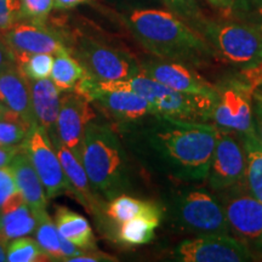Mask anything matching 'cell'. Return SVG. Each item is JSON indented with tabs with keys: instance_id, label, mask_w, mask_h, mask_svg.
<instances>
[{
	"instance_id": "obj_2",
	"label": "cell",
	"mask_w": 262,
	"mask_h": 262,
	"mask_svg": "<svg viewBox=\"0 0 262 262\" xmlns=\"http://www.w3.org/2000/svg\"><path fill=\"white\" fill-rule=\"evenodd\" d=\"M127 27L147 51L162 60L193 68H204L219 60L201 33L169 10H135L127 17Z\"/></svg>"
},
{
	"instance_id": "obj_30",
	"label": "cell",
	"mask_w": 262,
	"mask_h": 262,
	"mask_svg": "<svg viewBox=\"0 0 262 262\" xmlns=\"http://www.w3.org/2000/svg\"><path fill=\"white\" fill-rule=\"evenodd\" d=\"M18 70L24 73L29 80H39L49 78L51 75L54 58L51 54H32L19 55L14 57Z\"/></svg>"
},
{
	"instance_id": "obj_34",
	"label": "cell",
	"mask_w": 262,
	"mask_h": 262,
	"mask_svg": "<svg viewBox=\"0 0 262 262\" xmlns=\"http://www.w3.org/2000/svg\"><path fill=\"white\" fill-rule=\"evenodd\" d=\"M14 171L11 166H2L0 168V208L14 193L17 191Z\"/></svg>"
},
{
	"instance_id": "obj_18",
	"label": "cell",
	"mask_w": 262,
	"mask_h": 262,
	"mask_svg": "<svg viewBox=\"0 0 262 262\" xmlns=\"http://www.w3.org/2000/svg\"><path fill=\"white\" fill-rule=\"evenodd\" d=\"M0 103L37 124L32 106L31 83L16 63L0 72Z\"/></svg>"
},
{
	"instance_id": "obj_44",
	"label": "cell",
	"mask_w": 262,
	"mask_h": 262,
	"mask_svg": "<svg viewBox=\"0 0 262 262\" xmlns=\"http://www.w3.org/2000/svg\"><path fill=\"white\" fill-rule=\"evenodd\" d=\"M258 28H260V31H261V33H262V22H261V25H260V27H258Z\"/></svg>"
},
{
	"instance_id": "obj_4",
	"label": "cell",
	"mask_w": 262,
	"mask_h": 262,
	"mask_svg": "<svg viewBox=\"0 0 262 262\" xmlns=\"http://www.w3.org/2000/svg\"><path fill=\"white\" fill-rule=\"evenodd\" d=\"M106 90H130L146 98L150 103L155 116L196 123L212 122L215 98L180 93L141 73L126 80L98 83Z\"/></svg>"
},
{
	"instance_id": "obj_40",
	"label": "cell",
	"mask_w": 262,
	"mask_h": 262,
	"mask_svg": "<svg viewBox=\"0 0 262 262\" xmlns=\"http://www.w3.org/2000/svg\"><path fill=\"white\" fill-rule=\"evenodd\" d=\"M6 261V253H5V247L0 243V262Z\"/></svg>"
},
{
	"instance_id": "obj_12",
	"label": "cell",
	"mask_w": 262,
	"mask_h": 262,
	"mask_svg": "<svg viewBox=\"0 0 262 262\" xmlns=\"http://www.w3.org/2000/svg\"><path fill=\"white\" fill-rule=\"evenodd\" d=\"M25 148L44 186L48 199L74 192L58 156L55 153L49 134L41 126L37 125L33 129L25 142Z\"/></svg>"
},
{
	"instance_id": "obj_23",
	"label": "cell",
	"mask_w": 262,
	"mask_h": 262,
	"mask_svg": "<svg viewBox=\"0 0 262 262\" xmlns=\"http://www.w3.org/2000/svg\"><path fill=\"white\" fill-rule=\"evenodd\" d=\"M104 212L107 217L113 220L118 226L139 216L158 219V220H162L163 217L162 206L157 203L141 201L126 194L116 195L111 199L104 208Z\"/></svg>"
},
{
	"instance_id": "obj_35",
	"label": "cell",
	"mask_w": 262,
	"mask_h": 262,
	"mask_svg": "<svg viewBox=\"0 0 262 262\" xmlns=\"http://www.w3.org/2000/svg\"><path fill=\"white\" fill-rule=\"evenodd\" d=\"M24 146L25 143L19 146H0V168L10 165L14 157L24 148Z\"/></svg>"
},
{
	"instance_id": "obj_16",
	"label": "cell",
	"mask_w": 262,
	"mask_h": 262,
	"mask_svg": "<svg viewBox=\"0 0 262 262\" xmlns=\"http://www.w3.org/2000/svg\"><path fill=\"white\" fill-rule=\"evenodd\" d=\"M88 98L95 107L119 123H135L148 116H155L148 101L130 90H106L97 83Z\"/></svg>"
},
{
	"instance_id": "obj_9",
	"label": "cell",
	"mask_w": 262,
	"mask_h": 262,
	"mask_svg": "<svg viewBox=\"0 0 262 262\" xmlns=\"http://www.w3.org/2000/svg\"><path fill=\"white\" fill-rule=\"evenodd\" d=\"M71 54L97 83L126 80L142 73L141 64L129 54L91 38H79Z\"/></svg>"
},
{
	"instance_id": "obj_14",
	"label": "cell",
	"mask_w": 262,
	"mask_h": 262,
	"mask_svg": "<svg viewBox=\"0 0 262 262\" xmlns=\"http://www.w3.org/2000/svg\"><path fill=\"white\" fill-rule=\"evenodd\" d=\"M0 33L3 41L8 45L14 57L32 54H51L57 56L71 52L61 35L41 25L17 22L11 28Z\"/></svg>"
},
{
	"instance_id": "obj_21",
	"label": "cell",
	"mask_w": 262,
	"mask_h": 262,
	"mask_svg": "<svg viewBox=\"0 0 262 262\" xmlns=\"http://www.w3.org/2000/svg\"><path fill=\"white\" fill-rule=\"evenodd\" d=\"M55 220L61 235L83 250H96V241L89 221L64 206H56Z\"/></svg>"
},
{
	"instance_id": "obj_6",
	"label": "cell",
	"mask_w": 262,
	"mask_h": 262,
	"mask_svg": "<svg viewBox=\"0 0 262 262\" xmlns=\"http://www.w3.org/2000/svg\"><path fill=\"white\" fill-rule=\"evenodd\" d=\"M173 220L185 232L195 235L229 234L231 229L217 196L204 189H185L172 198Z\"/></svg>"
},
{
	"instance_id": "obj_25",
	"label": "cell",
	"mask_w": 262,
	"mask_h": 262,
	"mask_svg": "<svg viewBox=\"0 0 262 262\" xmlns=\"http://www.w3.org/2000/svg\"><path fill=\"white\" fill-rule=\"evenodd\" d=\"M160 221L158 219L139 216L118 226L117 241L126 247H137L149 243L155 238L156 228Z\"/></svg>"
},
{
	"instance_id": "obj_31",
	"label": "cell",
	"mask_w": 262,
	"mask_h": 262,
	"mask_svg": "<svg viewBox=\"0 0 262 262\" xmlns=\"http://www.w3.org/2000/svg\"><path fill=\"white\" fill-rule=\"evenodd\" d=\"M169 11L178 15L186 24H188L196 32L201 33L206 17L203 15L196 0H163Z\"/></svg>"
},
{
	"instance_id": "obj_20",
	"label": "cell",
	"mask_w": 262,
	"mask_h": 262,
	"mask_svg": "<svg viewBox=\"0 0 262 262\" xmlns=\"http://www.w3.org/2000/svg\"><path fill=\"white\" fill-rule=\"evenodd\" d=\"M29 83L35 120L39 126H41L49 135H51L52 139H55L62 90L54 83V80L49 78L29 80Z\"/></svg>"
},
{
	"instance_id": "obj_28",
	"label": "cell",
	"mask_w": 262,
	"mask_h": 262,
	"mask_svg": "<svg viewBox=\"0 0 262 262\" xmlns=\"http://www.w3.org/2000/svg\"><path fill=\"white\" fill-rule=\"evenodd\" d=\"M37 242L40 248L49 255L52 261H64L63 253L61 250L60 233L56 226L48 215V212L37 219Z\"/></svg>"
},
{
	"instance_id": "obj_15",
	"label": "cell",
	"mask_w": 262,
	"mask_h": 262,
	"mask_svg": "<svg viewBox=\"0 0 262 262\" xmlns=\"http://www.w3.org/2000/svg\"><path fill=\"white\" fill-rule=\"evenodd\" d=\"M96 117L91 102L77 90H63L61 94L56 133L57 142L67 146L77 155L88 124Z\"/></svg>"
},
{
	"instance_id": "obj_24",
	"label": "cell",
	"mask_w": 262,
	"mask_h": 262,
	"mask_svg": "<svg viewBox=\"0 0 262 262\" xmlns=\"http://www.w3.org/2000/svg\"><path fill=\"white\" fill-rule=\"evenodd\" d=\"M247 156L245 186L262 203V145L255 127L245 134H238Z\"/></svg>"
},
{
	"instance_id": "obj_43",
	"label": "cell",
	"mask_w": 262,
	"mask_h": 262,
	"mask_svg": "<svg viewBox=\"0 0 262 262\" xmlns=\"http://www.w3.org/2000/svg\"><path fill=\"white\" fill-rule=\"evenodd\" d=\"M257 15L261 16V17H262V8H258L257 9Z\"/></svg>"
},
{
	"instance_id": "obj_11",
	"label": "cell",
	"mask_w": 262,
	"mask_h": 262,
	"mask_svg": "<svg viewBox=\"0 0 262 262\" xmlns=\"http://www.w3.org/2000/svg\"><path fill=\"white\" fill-rule=\"evenodd\" d=\"M180 262H248L256 260L249 248L229 234H204L185 239L175 249Z\"/></svg>"
},
{
	"instance_id": "obj_10",
	"label": "cell",
	"mask_w": 262,
	"mask_h": 262,
	"mask_svg": "<svg viewBox=\"0 0 262 262\" xmlns=\"http://www.w3.org/2000/svg\"><path fill=\"white\" fill-rule=\"evenodd\" d=\"M217 129V140L206 179L215 193L243 183L247 172V156L241 137L233 131Z\"/></svg>"
},
{
	"instance_id": "obj_19",
	"label": "cell",
	"mask_w": 262,
	"mask_h": 262,
	"mask_svg": "<svg viewBox=\"0 0 262 262\" xmlns=\"http://www.w3.org/2000/svg\"><path fill=\"white\" fill-rule=\"evenodd\" d=\"M12 171H14L16 186L18 191L22 193L25 201L31 208L35 219L44 214L47 208V194H45L44 186L39 179L32 160L26 152L24 146L19 152L14 157L10 163Z\"/></svg>"
},
{
	"instance_id": "obj_39",
	"label": "cell",
	"mask_w": 262,
	"mask_h": 262,
	"mask_svg": "<svg viewBox=\"0 0 262 262\" xmlns=\"http://www.w3.org/2000/svg\"><path fill=\"white\" fill-rule=\"evenodd\" d=\"M205 2L210 4L212 8L225 12H228L234 4V0H205Z\"/></svg>"
},
{
	"instance_id": "obj_5",
	"label": "cell",
	"mask_w": 262,
	"mask_h": 262,
	"mask_svg": "<svg viewBox=\"0 0 262 262\" xmlns=\"http://www.w3.org/2000/svg\"><path fill=\"white\" fill-rule=\"evenodd\" d=\"M201 34L211 45L217 56L235 67L249 70L262 63L260 28L238 22L211 21L206 18Z\"/></svg>"
},
{
	"instance_id": "obj_42",
	"label": "cell",
	"mask_w": 262,
	"mask_h": 262,
	"mask_svg": "<svg viewBox=\"0 0 262 262\" xmlns=\"http://www.w3.org/2000/svg\"><path fill=\"white\" fill-rule=\"evenodd\" d=\"M254 2L258 5V8H262V0H254Z\"/></svg>"
},
{
	"instance_id": "obj_37",
	"label": "cell",
	"mask_w": 262,
	"mask_h": 262,
	"mask_svg": "<svg viewBox=\"0 0 262 262\" xmlns=\"http://www.w3.org/2000/svg\"><path fill=\"white\" fill-rule=\"evenodd\" d=\"M254 126L256 135L262 145V98L256 97V102L254 104Z\"/></svg>"
},
{
	"instance_id": "obj_17",
	"label": "cell",
	"mask_w": 262,
	"mask_h": 262,
	"mask_svg": "<svg viewBox=\"0 0 262 262\" xmlns=\"http://www.w3.org/2000/svg\"><path fill=\"white\" fill-rule=\"evenodd\" d=\"M35 226L37 219L17 189L0 208V243L6 248L12 239L31 234Z\"/></svg>"
},
{
	"instance_id": "obj_33",
	"label": "cell",
	"mask_w": 262,
	"mask_h": 262,
	"mask_svg": "<svg viewBox=\"0 0 262 262\" xmlns=\"http://www.w3.org/2000/svg\"><path fill=\"white\" fill-rule=\"evenodd\" d=\"M21 0H0V32L11 28L22 19Z\"/></svg>"
},
{
	"instance_id": "obj_13",
	"label": "cell",
	"mask_w": 262,
	"mask_h": 262,
	"mask_svg": "<svg viewBox=\"0 0 262 262\" xmlns=\"http://www.w3.org/2000/svg\"><path fill=\"white\" fill-rule=\"evenodd\" d=\"M142 73L180 93L217 98L215 84L198 74L191 66L158 58L141 64Z\"/></svg>"
},
{
	"instance_id": "obj_1",
	"label": "cell",
	"mask_w": 262,
	"mask_h": 262,
	"mask_svg": "<svg viewBox=\"0 0 262 262\" xmlns=\"http://www.w3.org/2000/svg\"><path fill=\"white\" fill-rule=\"evenodd\" d=\"M155 118L156 126L148 140L165 172L183 182L205 181L217 140V126L163 116Z\"/></svg>"
},
{
	"instance_id": "obj_3",
	"label": "cell",
	"mask_w": 262,
	"mask_h": 262,
	"mask_svg": "<svg viewBox=\"0 0 262 262\" xmlns=\"http://www.w3.org/2000/svg\"><path fill=\"white\" fill-rule=\"evenodd\" d=\"M77 155L95 191L112 199L126 188L125 152L110 126L88 124Z\"/></svg>"
},
{
	"instance_id": "obj_8",
	"label": "cell",
	"mask_w": 262,
	"mask_h": 262,
	"mask_svg": "<svg viewBox=\"0 0 262 262\" xmlns=\"http://www.w3.org/2000/svg\"><path fill=\"white\" fill-rule=\"evenodd\" d=\"M217 98L212 122L220 129L245 134L254 129L255 90L243 75L226 77L215 84Z\"/></svg>"
},
{
	"instance_id": "obj_27",
	"label": "cell",
	"mask_w": 262,
	"mask_h": 262,
	"mask_svg": "<svg viewBox=\"0 0 262 262\" xmlns=\"http://www.w3.org/2000/svg\"><path fill=\"white\" fill-rule=\"evenodd\" d=\"M86 75V71L71 52L57 55L54 60L51 79L60 89L72 90Z\"/></svg>"
},
{
	"instance_id": "obj_45",
	"label": "cell",
	"mask_w": 262,
	"mask_h": 262,
	"mask_svg": "<svg viewBox=\"0 0 262 262\" xmlns=\"http://www.w3.org/2000/svg\"><path fill=\"white\" fill-rule=\"evenodd\" d=\"M256 97H261V98H262V95H258V94H257Z\"/></svg>"
},
{
	"instance_id": "obj_7",
	"label": "cell",
	"mask_w": 262,
	"mask_h": 262,
	"mask_svg": "<svg viewBox=\"0 0 262 262\" xmlns=\"http://www.w3.org/2000/svg\"><path fill=\"white\" fill-rule=\"evenodd\" d=\"M229 229L256 257L262 258V203L249 192L245 182L217 192Z\"/></svg>"
},
{
	"instance_id": "obj_26",
	"label": "cell",
	"mask_w": 262,
	"mask_h": 262,
	"mask_svg": "<svg viewBox=\"0 0 262 262\" xmlns=\"http://www.w3.org/2000/svg\"><path fill=\"white\" fill-rule=\"evenodd\" d=\"M37 125L38 124L29 122L21 114L6 108L0 118V146L24 145Z\"/></svg>"
},
{
	"instance_id": "obj_38",
	"label": "cell",
	"mask_w": 262,
	"mask_h": 262,
	"mask_svg": "<svg viewBox=\"0 0 262 262\" xmlns=\"http://www.w3.org/2000/svg\"><path fill=\"white\" fill-rule=\"evenodd\" d=\"M55 8L58 10H70L77 6L88 4L90 0H54Z\"/></svg>"
},
{
	"instance_id": "obj_32",
	"label": "cell",
	"mask_w": 262,
	"mask_h": 262,
	"mask_svg": "<svg viewBox=\"0 0 262 262\" xmlns=\"http://www.w3.org/2000/svg\"><path fill=\"white\" fill-rule=\"evenodd\" d=\"M22 19L31 24L45 26L49 14L55 6L54 0H21Z\"/></svg>"
},
{
	"instance_id": "obj_41",
	"label": "cell",
	"mask_w": 262,
	"mask_h": 262,
	"mask_svg": "<svg viewBox=\"0 0 262 262\" xmlns=\"http://www.w3.org/2000/svg\"><path fill=\"white\" fill-rule=\"evenodd\" d=\"M5 110H6V108H5L4 106H3V104H2V103H0V118H2V117H3V114H4V112H5Z\"/></svg>"
},
{
	"instance_id": "obj_29",
	"label": "cell",
	"mask_w": 262,
	"mask_h": 262,
	"mask_svg": "<svg viewBox=\"0 0 262 262\" xmlns=\"http://www.w3.org/2000/svg\"><path fill=\"white\" fill-rule=\"evenodd\" d=\"M51 260L40 248L37 241L32 238H16L6 247V261L9 262H38Z\"/></svg>"
},
{
	"instance_id": "obj_36",
	"label": "cell",
	"mask_w": 262,
	"mask_h": 262,
	"mask_svg": "<svg viewBox=\"0 0 262 262\" xmlns=\"http://www.w3.org/2000/svg\"><path fill=\"white\" fill-rule=\"evenodd\" d=\"M12 64H15L14 56H12L11 51L9 50L8 45L0 38V72L6 70Z\"/></svg>"
},
{
	"instance_id": "obj_22",
	"label": "cell",
	"mask_w": 262,
	"mask_h": 262,
	"mask_svg": "<svg viewBox=\"0 0 262 262\" xmlns=\"http://www.w3.org/2000/svg\"><path fill=\"white\" fill-rule=\"evenodd\" d=\"M57 156L60 159L63 171L70 180L71 185L73 186L75 194H77L79 201L83 204L89 208V210H93L95 208V199L93 196V187L88 178V173L85 171L83 163L79 158V156L75 153L67 146L62 145L61 142H56Z\"/></svg>"
}]
</instances>
